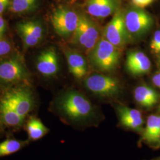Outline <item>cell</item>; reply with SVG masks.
<instances>
[{
	"mask_svg": "<svg viewBox=\"0 0 160 160\" xmlns=\"http://www.w3.org/2000/svg\"><path fill=\"white\" fill-rule=\"evenodd\" d=\"M121 49L113 45L102 36L88 53L90 63L99 71L109 72L117 68L121 58Z\"/></svg>",
	"mask_w": 160,
	"mask_h": 160,
	"instance_id": "obj_2",
	"label": "cell"
},
{
	"mask_svg": "<svg viewBox=\"0 0 160 160\" xmlns=\"http://www.w3.org/2000/svg\"><path fill=\"white\" fill-rule=\"evenodd\" d=\"M26 129L29 138L33 141L38 140L43 137L49 131L47 127L40 120L35 118L29 120Z\"/></svg>",
	"mask_w": 160,
	"mask_h": 160,
	"instance_id": "obj_19",
	"label": "cell"
},
{
	"mask_svg": "<svg viewBox=\"0 0 160 160\" xmlns=\"http://www.w3.org/2000/svg\"><path fill=\"white\" fill-rule=\"evenodd\" d=\"M160 160V158H158V160Z\"/></svg>",
	"mask_w": 160,
	"mask_h": 160,
	"instance_id": "obj_30",
	"label": "cell"
},
{
	"mask_svg": "<svg viewBox=\"0 0 160 160\" xmlns=\"http://www.w3.org/2000/svg\"><path fill=\"white\" fill-rule=\"evenodd\" d=\"M150 47L155 53H160V30H157L151 41Z\"/></svg>",
	"mask_w": 160,
	"mask_h": 160,
	"instance_id": "obj_22",
	"label": "cell"
},
{
	"mask_svg": "<svg viewBox=\"0 0 160 160\" xmlns=\"http://www.w3.org/2000/svg\"><path fill=\"white\" fill-rule=\"evenodd\" d=\"M29 77V71L21 59L10 58L0 61V85L10 86Z\"/></svg>",
	"mask_w": 160,
	"mask_h": 160,
	"instance_id": "obj_7",
	"label": "cell"
},
{
	"mask_svg": "<svg viewBox=\"0 0 160 160\" xmlns=\"http://www.w3.org/2000/svg\"><path fill=\"white\" fill-rule=\"evenodd\" d=\"M38 0H11L10 10L16 14L30 12L36 7Z\"/></svg>",
	"mask_w": 160,
	"mask_h": 160,
	"instance_id": "obj_20",
	"label": "cell"
},
{
	"mask_svg": "<svg viewBox=\"0 0 160 160\" xmlns=\"http://www.w3.org/2000/svg\"><path fill=\"white\" fill-rule=\"evenodd\" d=\"M124 21L131 40L142 38L154 24L153 18L149 13L135 7L124 12Z\"/></svg>",
	"mask_w": 160,
	"mask_h": 160,
	"instance_id": "obj_5",
	"label": "cell"
},
{
	"mask_svg": "<svg viewBox=\"0 0 160 160\" xmlns=\"http://www.w3.org/2000/svg\"><path fill=\"white\" fill-rule=\"evenodd\" d=\"M36 67L38 72L45 77H52L59 70V59L57 53L53 48L46 49L38 57Z\"/></svg>",
	"mask_w": 160,
	"mask_h": 160,
	"instance_id": "obj_13",
	"label": "cell"
},
{
	"mask_svg": "<svg viewBox=\"0 0 160 160\" xmlns=\"http://www.w3.org/2000/svg\"><path fill=\"white\" fill-rule=\"evenodd\" d=\"M133 97L135 101L140 106L145 109H150L158 103L160 94L152 87L142 84L135 88Z\"/></svg>",
	"mask_w": 160,
	"mask_h": 160,
	"instance_id": "obj_16",
	"label": "cell"
},
{
	"mask_svg": "<svg viewBox=\"0 0 160 160\" xmlns=\"http://www.w3.org/2000/svg\"><path fill=\"white\" fill-rule=\"evenodd\" d=\"M10 0H0V14H2L10 6Z\"/></svg>",
	"mask_w": 160,
	"mask_h": 160,
	"instance_id": "obj_26",
	"label": "cell"
},
{
	"mask_svg": "<svg viewBox=\"0 0 160 160\" xmlns=\"http://www.w3.org/2000/svg\"><path fill=\"white\" fill-rule=\"evenodd\" d=\"M0 119L4 124L10 127L20 126L24 120L14 109L2 100L0 102Z\"/></svg>",
	"mask_w": 160,
	"mask_h": 160,
	"instance_id": "obj_18",
	"label": "cell"
},
{
	"mask_svg": "<svg viewBox=\"0 0 160 160\" xmlns=\"http://www.w3.org/2000/svg\"><path fill=\"white\" fill-rule=\"evenodd\" d=\"M152 81L155 86L160 88V72L156 73L152 77Z\"/></svg>",
	"mask_w": 160,
	"mask_h": 160,
	"instance_id": "obj_27",
	"label": "cell"
},
{
	"mask_svg": "<svg viewBox=\"0 0 160 160\" xmlns=\"http://www.w3.org/2000/svg\"><path fill=\"white\" fill-rule=\"evenodd\" d=\"M80 14L67 7H59L53 12L51 23L56 33L60 37L72 36L80 22Z\"/></svg>",
	"mask_w": 160,
	"mask_h": 160,
	"instance_id": "obj_6",
	"label": "cell"
},
{
	"mask_svg": "<svg viewBox=\"0 0 160 160\" xmlns=\"http://www.w3.org/2000/svg\"><path fill=\"white\" fill-rule=\"evenodd\" d=\"M119 4V0H86L85 7L90 16L103 19L114 14Z\"/></svg>",
	"mask_w": 160,
	"mask_h": 160,
	"instance_id": "obj_12",
	"label": "cell"
},
{
	"mask_svg": "<svg viewBox=\"0 0 160 160\" xmlns=\"http://www.w3.org/2000/svg\"><path fill=\"white\" fill-rule=\"evenodd\" d=\"M11 43L6 39H0V57L5 56L12 51Z\"/></svg>",
	"mask_w": 160,
	"mask_h": 160,
	"instance_id": "obj_23",
	"label": "cell"
},
{
	"mask_svg": "<svg viewBox=\"0 0 160 160\" xmlns=\"http://www.w3.org/2000/svg\"><path fill=\"white\" fill-rule=\"evenodd\" d=\"M99 26L86 14H80V22L72 36V43L88 55L101 39Z\"/></svg>",
	"mask_w": 160,
	"mask_h": 160,
	"instance_id": "obj_3",
	"label": "cell"
},
{
	"mask_svg": "<svg viewBox=\"0 0 160 160\" xmlns=\"http://www.w3.org/2000/svg\"><path fill=\"white\" fill-rule=\"evenodd\" d=\"M84 86L94 95L104 98H116L123 92V87L119 80L102 74L87 76L84 80Z\"/></svg>",
	"mask_w": 160,
	"mask_h": 160,
	"instance_id": "obj_4",
	"label": "cell"
},
{
	"mask_svg": "<svg viewBox=\"0 0 160 160\" xmlns=\"http://www.w3.org/2000/svg\"><path fill=\"white\" fill-rule=\"evenodd\" d=\"M65 55L70 73L78 80L85 78L89 71L85 57L80 52L70 49L65 50Z\"/></svg>",
	"mask_w": 160,
	"mask_h": 160,
	"instance_id": "obj_15",
	"label": "cell"
},
{
	"mask_svg": "<svg viewBox=\"0 0 160 160\" xmlns=\"http://www.w3.org/2000/svg\"><path fill=\"white\" fill-rule=\"evenodd\" d=\"M126 68L132 75L141 76L150 71L151 62L149 58L142 52H129L127 54Z\"/></svg>",
	"mask_w": 160,
	"mask_h": 160,
	"instance_id": "obj_14",
	"label": "cell"
},
{
	"mask_svg": "<svg viewBox=\"0 0 160 160\" xmlns=\"http://www.w3.org/2000/svg\"><path fill=\"white\" fill-rule=\"evenodd\" d=\"M6 31V22L5 20L0 15V39H2Z\"/></svg>",
	"mask_w": 160,
	"mask_h": 160,
	"instance_id": "obj_25",
	"label": "cell"
},
{
	"mask_svg": "<svg viewBox=\"0 0 160 160\" xmlns=\"http://www.w3.org/2000/svg\"><path fill=\"white\" fill-rule=\"evenodd\" d=\"M25 119L33 108L32 93L26 88L18 87L8 90L1 99Z\"/></svg>",
	"mask_w": 160,
	"mask_h": 160,
	"instance_id": "obj_9",
	"label": "cell"
},
{
	"mask_svg": "<svg viewBox=\"0 0 160 160\" xmlns=\"http://www.w3.org/2000/svg\"><path fill=\"white\" fill-rule=\"evenodd\" d=\"M116 108L120 125L128 130L141 134L144 128V119L141 112L123 104H118Z\"/></svg>",
	"mask_w": 160,
	"mask_h": 160,
	"instance_id": "obj_11",
	"label": "cell"
},
{
	"mask_svg": "<svg viewBox=\"0 0 160 160\" xmlns=\"http://www.w3.org/2000/svg\"><path fill=\"white\" fill-rule=\"evenodd\" d=\"M155 0H131L132 4L135 7L142 8L151 5Z\"/></svg>",
	"mask_w": 160,
	"mask_h": 160,
	"instance_id": "obj_24",
	"label": "cell"
},
{
	"mask_svg": "<svg viewBox=\"0 0 160 160\" xmlns=\"http://www.w3.org/2000/svg\"><path fill=\"white\" fill-rule=\"evenodd\" d=\"M159 65H160V59H159Z\"/></svg>",
	"mask_w": 160,
	"mask_h": 160,
	"instance_id": "obj_29",
	"label": "cell"
},
{
	"mask_svg": "<svg viewBox=\"0 0 160 160\" xmlns=\"http://www.w3.org/2000/svg\"><path fill=\"white\" fill-rule=\"evenodd\" d=\"M158 112L160 113V104L158 106Z\"/></svg>",
	"mask_w": 160,
	"mask_h": 160,
	"instance_id": "obj_28",
	"label": "cell"
},
{
	"mask_svg": "<svg viewBox=\"0 0 160 160\" xmlns=\"http://www.w3.org/2000/svg\"><path fill=\"white\" fill-rule=\"evenodd\" d=\"M102 36L120 49L131 41L125 24L124 12L120 8L114 13L112 19L106 26Z\"/></svg>",
	"mask_w": 160,
	"mask_h": 160,
	"instance_id": "obj_8",
	"label": "cell"
},
{
	"mask_svg": "<svg viewBox=\"0 0 160 160\" xmlns=\"http://www.w3.org/2000/svg\"><path fill=\"white\" fill-rule=\"evenodd\" d=\"M16 30L25 49L38 45L43 40L45 30L43 26L37 20H29L19 23Z\"/></svg>",
	"mask_w": 160,
	"mask_h": 160,
	"instance_id": "obj_10",
	"label": "cell"
},
{
	"mask_svg": "<svg viewBox=\"0 0 160 160\" xmlns=\"http://www.w3.org/2000/svg\"><path fill=\"white\" fill-rule=\"evenodd\" d=\"M56 107L58 113L71 124L85 128L96 125V109L80 92L73 90L64 92L58 97Z\"/></svg>",
	"mask_w": 160,
	"mask_h": 160,
	"instance_id": "obj_1",
	"label": "cell"
},
{
	"mask_svg": "<svg viewBox=\"0 0 160 160\" xmlns=\"http://www.w3.org/2000/svg\"><path fill=\"white\" fill-rule=\"evenodd\" d=\"M24 145V142L17 139L5 140L0 143V157L16 152Z\"/></svg>",
	"mask_w": 160,
	"mask_h": 160,
	"instance_id": "obj_21",
	"label": "cell"
},
{
	"mask_svg": "<svg viewBox=\"0 0 160 160\" xmlns=\"http://www.w3.org/2000/svg\"><path fill=\"white\" fill-rule=\"evenodd\" d=\"M160 136V113L149 115L141 133V141L156 146Z\"/></svg>",
	"mask_w": 160,
	"mask_h": 160,
	"instance_id": "obj_17",
	"label": "cell"
}]
</instances>
